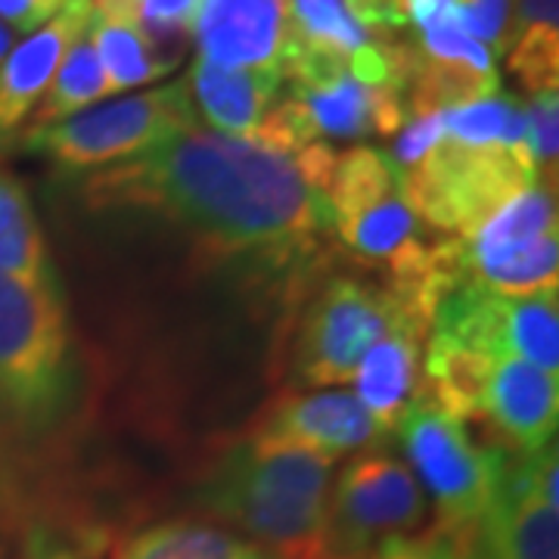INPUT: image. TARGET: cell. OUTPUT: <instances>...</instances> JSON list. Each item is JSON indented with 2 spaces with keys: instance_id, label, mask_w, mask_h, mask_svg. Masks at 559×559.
Listing matches in <instances>:
<instances>
[{
  "instance_id": "cell-29",
  "label": "cell",
  "mask_w": 559,
  "mask_h": 559,
  "mask_svg": "<svg viewBox=\"0 0 559 559\" xmlns=\"http://www.w3.org/2000/svg\"><path fill=\"white\" fill-rule=\"evenodd\" d=\"M444 140V121L441 112H429V116H414V119H404L401 124V134L392 146V159L399 165L401 171L414 168L417 162H423L436 146Z\"/></svg>"
},
{
  "instance_id": "cell-32",
  "label": "cell",
  "mask_w": 559,
  "mask_h": 559,
  "mask_svg": "<svg viewBox=\"0 0 559 559\" xmlns=\"http://www.w3.org/2000/svg\"><path fill=\"white\" fill-rule=\"evenodd\" d=\"M202 0H140V20L153 22H178V25H190L197 20Z\"/></svg>"
},
{
  "instance_id": "cell-14",
  "label": "cell",
  "mask_w": 559,
  "mask_h": 559,
  "mask_svg": "<svg viewBox=\"0 0 559 559\" xmlns=\"http://www.w3.org/2000/svg\"><path fill=\"white\" fill-rule=\"evenodd\" d=\"M91 16V0H69L57 20L20 40L0 62V143L16 138L22 124H28L32 112L50 91L66 50L87 28Z\"/></svg>"
},
{
  "instance_id": "cell-21",
  "label": "cell",
  "mask_w": 559,
  "mask_h": 559,
  "mask_svg": "<svg viewBox=\"0 0 559 559\" xmlns=\"http://www.w3.org/2000/svg\"><path fill=\"white\" fill-rule=\"evenodd\" d=\"M116 559H274L259 544L227 525L205 520H175L140 532Z\"/></svg>"
},
{
  "instance_id": "cell-2",
  "label": "cell",
  "mask_w": 559,
  "mask_h": 559,
  "mask_svg": "<svg viewBox=\"0 0 559 559\" xmlns=\"http://www.w3.org/2000/svg\"><path fill=\"white\" fill-rule=\"evenodd\" d=\"M336 463L246 432L202 476L197 503L274 559H320Z\"/></svg>"
},
{
  "instance_id": "cell-6",
  "label": "cell",
  "mask_w": 559,
  "mask_h": 559,
  "mask_svg": "<svg viewBox=\"0 0 559 559\" xmlns=\"http://www.w3.org/2000/svg\"><path fill=\"white\" fill-rule=\"evenodd\" d=\"M395 432L426 485L423 495L436 503V528L473 532L498 498L507 451L476 448L463 419L448 414L426 389L407 404Z\"/></svg>"
},
{
  "instance_id": "cell-11",
  "label": "cell",
  "mask_w": 559,
  "mask_h": 559,
  "mask_svg": "<svg viewBox=\"0 0 559 559\" xmlns=\"http://www.w3.org/2000/svg\"><path fill=\"white\" fill-rule=\"evenodd\" d=\"M469 559H559L557 444L507 460L498 498L473 528Z\"/></svg>"
},
{
  "instance_id": "cell-30",
  "label": "cell",
  "mask_w": 559,
  "mask_h": 559,
  "mask_svg": "<svg viewBox=\"0 0 559 559\" xmlns=\"http://www.w3.org/2000/svg\"><path fill=\"white\" fill-rule=\"evenodd\" d=\"M342 3L360 28H373L380 35H395L411 25V0H342Z\"/></svg>"
},
{
  "instance_id": "cell-22",
  "label": "cell",
  "mask_w": 559,
  "mask_h": 559,
  "mask_svg": "<svg viewBox=\"0 0 559 559\" xmlns=\"http://www.w3.org/2000/svg\"><path fill=\"white\" fill-rule=\"evenodd\" d=\"M106 97H112V87H109V79L103 72L100 57H97V50L91 44V35L84 28L79 38H75V44L66 50L60 69L53 75V84L44 94V100L38 103V109L32 112L28 128L57 124V121L75 116V112L91 109L94 103L106 100Z\"/></svg>"
},
{
  "instance_id": "cell-28",
  "label": "cell",
  "mask_w": 559,
  "mask_h": 559,
  "mask_svg": "<svg viewBox=\"0 0 559 559\" xmlns=\"http://www.w3.org/2000/svg\"><path fill=\"white\" fill-rule=\"evenodd\" d=\"M469 544L473 532H444L432 525L423 535L385 540L373 559H469Z\"/></svg>"
},
{
  "instance_id": "cell-17",
  "label": "cell",
  "mask_w": 559,
  "mask_h": 559,
  "mask_svg": "<svg viewBox=\"0 0 559 559\" xmlns=\"http://www.w3.org/2000/svg\"><path fill=\"white\" fill-rule=\"evenodd\" d=\"M193 112H200L221 138L249 140L271 103L277 100L283 79L271 69H224L197 57L187 75Z\"/></svg>"
},
{
  "instance_id": "cell-8",
  "label": "cell",
  "mask_w": 559,
  "mask_h": 559,
  "mask_svg": "<svg viewBox=\"0 0 559 559\" xmlns=\"http://www.w3.org/2000/svg\"><path fill=\"white\" fill-rule=\"evenodd\" d=\"M401 183L423 224L463 240L510 197L540 180L525 146H460L444 138L426 159L401 171Z\"/></svg>"
},
{
  "instance_id": "cell-27",
  "label": "cell",
  "mask_w": 559,
  "mask_h": 559,
  "mask_svg": "<svg viewBox=\"0 0 559 559\" xmlns=\"http://www.w3.org/2000/svg\"><path fill=\"white\" fill-rule=\"evenodd\" d=\"M528 124V153L538 168V180L544 187L557 190V159H559V100L557 91L535 94L525 106Z\"/></svg>"
},
{
  "instance_id": "cell-1",
  "label": "cell",
  "mask_w": 559,
  "mask_h": 559,
  "mask_svg": "<svg viewBox=\"0 0 559 559\" xmlns=\"http://www.w3.org/2000/svg\"><path fill=\"white\" fill-rule=\"evenodd\" d=\"M91 209H140L171 221L205 252L280 271L314 255L330 209L296 156L187 128L138 159L84 180Z\"/></svg>"
},
{
  "instance_id": "cell-7",
  "label": "cell",
  "mask_w": 559,
  "mask_h": 559,
  "mask_svg": "<svg viewBox=\"0 0 559 559\" xmlns=\"http://www.w3.org/2000/svg\"><path fill=\"white\" fill-rule=\"evenodd\" d=\"M399 326L423 330L385 286L330 277L299 314V330L289 348V380L299 389L355 380L364 355Z\"/></svg>"
},
{
  "instance_id": "cell-26",
  "label": "cell",
  "mask_w": 559,
  "mask_h": 559,
  "mask_svg": "<svg viewBox=\"0 0 559 559\" xmlns=\"http://www.w3.org/2000/svg\"><path fill=\"white\" fill-rule=\"evenodd\" d=\"M510 53V72L525 91L544 94L559 84V28L557 25H528L520 28Z\"/></svg>"
},
{
  "instance_id": "cell-3",
  "label": "cell",
  "mask_w": 559,
  "mask_h": 559,
  "mask_svg": "<svg viewBox=\"0 0 559 559\" xmlns=\"http://www.w3.org/2000/svg\"><path fill=\"white\" fill-rule=\"evenodd\" d=\"M323 202L342 246L364 264L385 267V289L404 308H417L426 289L432 293L444 237L432 240L426 234V224L404 197L401 168L385 150L352 146L336 153Z\"/></svg>"
},
{
  "instance_id": "cell-19",
  "label": "cell",
  "mask_w": 559,
  "mask_h": 559,
  "mask_svg": "<svg viewBox=\"0 0 559 559\" xmlns=\"http://www.w3.org/2000/svg\"><path fill=\"white\" fill-rule=\"evenodd\" d=\"M0 274L35 286L60 283L32 197L10 168H0Z\"/></svg>"
},
{
  "instance_id": "cell-9",
  "label": "cell",
  "mask_w": 559,
  "mask_h": 559,
  "mask_svg": "<svg viewBox=\"0 0 559 559\" xmlns=\"http://www.w3.org/2000/svg\"><path fill=\"white\" fill-rule=\"evenodd\" d=\"M426 516L414 469L389 451H360L326 500L320 559H373L385 540L417 535Z\"/></svg>"
},
{
  "instance_id": "cell-24",
  "label": "cell",
  "mask_w": 559,
  "mask_h": 559,
  "mask_svg": "<svg viewBox=\"0 0 559 559\" xmlns=\"http://www.w3.org/2000/svg\"><path fill=\"white\" fill-rule=\"evenodd\" d=\"M507 352L540 367L544 373L559 370V296L544 289L535 296L510 299L507 311Z\"/></svg>"
},
{
  "instance_id": "cell-13",
  "label": "cell",
  "mask_w": 559,
  "mask_h": 559,
  "mask_svg": "<svg viewBox=\"0 0 559 559\" xmlns=\"http://www.w3.org/2000/svg\"><path fill=\"white\" fill-rule=\"evenodd\" d=\"M202 60L224 69L280 72L289 44L286 0H202L193 20Z\"/></svg>"
},
{
  "instance_id": "cell-4",
  "label": "cell",
  "mask_w": 559,
  "mask_h": 559,
  "mask_svg": "<svg viewBox=\"0 0 559 559\" xmlns=\"http://www.w3.org/2000/svg\"><path fill=\"white\" fill-rule=\"evenodd\" d=\"M75 342L60 283L0 274V451L47 436L75 401Z\"/></svg>"
},
{
  "instance_id": "cell-31",
  "label": "cell",
  "mask_w": 559,
  "mask_h": 559,
  "mask_svg": "<svg viewBox=\"0 0 559 559\" xmlns=\"http://www.w3.org/2000/svg\"><path fill=\"white\" fill-rule=\"evenodd\" d=\"M69 0H0V22H7L13 32H38L40 25L57 20Z\"/></svg>"
},
{
  "instance_id": "cell-12",
  "label": "cell",
  "mask_w": 559,
  "mask_h": 559,
  "mask_svg": "<svg viewBox=\"0 0 559 559\" xmlns=\"http://www.w3.org/2000/svg\"><path fill=\"white\" fill-rule=\"evenodd\" d=\"M249 436L299 444L323 457L340 460L345 454L373 451L385 439L373 417L364 411L355 392L323 389L311 395H280L252 423Z\"/></svg>"
},
{
  "instance_id": "cell-5",
  "label": "cell",
  "mask_w": 559,
  "mask_h": 559,
  "mask_svg": "<svg viewBox=\"0 0 559 559\" xmlns=\"http://www.w3.org/2000/svg\"><path fill=\"white\" fill-rule=\"evenodd\" d=\"M187 128H197V112L180 79L150 94L91 106L47 128H28L22 146L47 156L66 175H81L138 159Z\"/></svg>"
},
{
  "instance_id": "cell-20",
  "label": "cell",
  "mask_w": 559,
  "mask_h": 559,
  "mask_svg": "<svg viewBox=\"0 0 559 559\" xmlns=\"http://www.w3.org/2000/svg\"><path fill=\"white\" fill-rule=\"evenodd\" d=\"M491 370H495V358L479 355L441 333H432L429 352H426L423 389L429 399L439 401L441 407L454 417H485Z\"/></svg>"
},
{
  "instance_id": "cell-18",
  "label": "cell",
  "mask_w": 559,
  "mask_h": 559,
  "mask_svg": "<svg viewBox=\"0 0 559 559\" xmlns=\"http://www.w3.org/2000/svg\"><path fill=\"white\" fill-rule=\"evenodd\" d=\"M423 330L417 326H399L389 336H382L358 364L355 385L364 411L380 426L382 436L395 432L401 414L407 404L417 399L423 389L419 373V345Z\"/></svg>"
},
{
  "instance_id": "cell-25",
  "label": "cell",
  "mask_w": 559,
  "mask_h": 559,
  "mask_svg": "<svg viewBox=\"0 0 559 559\" xmlns=\"http://www.w3.org/2000/svg\"><path fill=\"white\" fill-rule=\"evenodd\" d=\"M87 35H91V44H94L97 57H100V66L103 72H106V79H109L112 94L165 79V69L156 62L138 25L106 22L91 16Z\"/></svg>"
},
{
  "instance_id": "cell-10",
  "label": "cell",
  "mask_w": 559,
  "mask_h": 559,
  "mask_svg": "<svg viewBox=\"0 0 559 559\" xmlns=\"http://www.w3.org/2000/svg\"><path fill=\"white\" fill-rule=\"evenodd\" d=\"M460 242L466 277L498 296L520 299L557 289V190L544 183L522 190Z\"/></svg>"
},
{
  "instance_id": "cell-33",
  "label": "cell",
  "mask_w": 559,
  "mask_h": 559,
  "mask_svg": "<svg viewBox=\"0 0 559 559\" xmlns=\"http://www.w3.org/2000/svg\"><path fill=\"white\" fill-rule=\"evenodd\" d=\"M559 0H513V28L528 25H557Z\"/></svg>"
},
{
  "instance_id": "cell-16",
  "label": "cell",
  "mask_w": 559,
  "mask_h": 559,
  "mask_svg": "<svg viewBox=\"0 0 559 559\" xmlns=\"http://www.w3.org/2000/svg\"><path fill=\"white\" fill-rule=\"evenodd\" d=\"M488 414L516 454H538L557 436V377L516 355H503L495 360L488 382Z\"/></svg>"
},
{
  "instance_id": "cell-15",
  "label": "cell",
  "mask_w": 559,
  "mask_h": 559,
  "mask_svg": "<svg viewBox=\"0 0 559 559\" xmlns=\"http://www.w3.org/2000/svg\"><path fill=\"white\" fill-rule=\"evenodd\" d=\"M289 91L305 106L314 138L360 140L370 134L389 138L407 119L401 94L360 84L345 69L289 84Z\"/></svg>"
},
{
  "instance_id": "cell-23",
  "label": "cell",
  "mask_w": 559,
  "mask_h": 559,
  "mask_svg": "<svg viewBox=\"0 0 559 559\" xmlns=\"http://www.w3.org/2000/svg\"><path fill=\"white\" fill-rule=\"evenodd\" d=\"M286 7L293 40L311 53L336 60L345 69L373 40L348 16L342 0H286Z\"/></svg>"
},
{
  "instance_id": "cell-34",
  "label": "cell",
  "mask_w": 559,
  "mask_h": 559,
  "mask_svg": "<svg viewBox=\"0 0 559 559\" xmlns=\"http://www.w3.org/2000/svg\"><path fill=\"white\" fill-rule=\"evenodd\" d=\"M16 47V32L7 25V22H0V62L7 60V53Z\"/></svg>"
}]
</instances>
